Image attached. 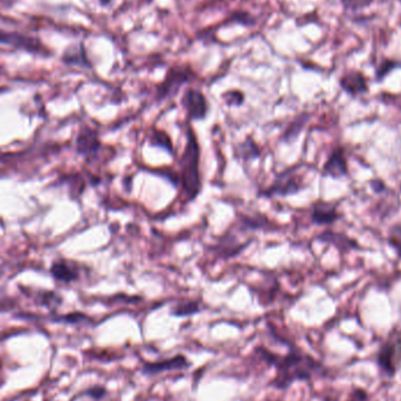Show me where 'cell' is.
Instances as JSON below:
<instances>
[{"label":"cell","mask_w":401,"mask_h":401,"mask_svg":"<svg viewBox=\"0 0 401 401\" xmlns=\"http://www.w3.org/2000/svg\"><path fill=\"white\" fill-rule=\"evenodd\" d=\"M288 352L285 355H274L264 348L255 350L267 365L276 369V376L269 386L285 390L295 381H310L313 376H324L326 373L324 366L311 355L295 348V345L288 344Z\"/></svg>","instance_id":"6da1fadb"},{"label":"cell","mask_w":401,"mask_h":401,"mask_svg":"<svg viewBox=\"0 0 401 401\" xmlns=\"http://www.w3.org/2000/svg\"><path fill=\"white\" fill-rule=\"evenodd\" d=\"M200 146L193 128L188 126L186 146L181 158V184L188 200L196 198L200 191Z\"/></svg>","instance_id":"7a4b0ae2"},{"label":"cell","mask_w":401,"mask_h":401,"mask_svg":"<svg viewBox=\"0 0 401 401\" xmlns=\"http://www.w3.org/2000/svg\"><path fill=\"white\" fill-rule=\"evenodd\" d=\"M193 70L189 66H172L165 74V79L156 88V100L174 98L182 86L193 80Z\"/></svg>","instance_id":"3957f363"},{"label":"cell","mask_w":401,"mask_h":401,"mask_svg":"<svg viewBox=\"0 0 401 401\" xmlns=\"http://www.w3.org/2000/svg\"><path fill=\"white\" fill-rule=\"evenodd\" d=\"M376 364L381 376L394 378L401 365V338L385 341L376 355Z\"/></svg>","instance_id":"277c9868"},{"label":"cell","mask_w":401,"mask_h":401,"mask_svg":"<svg viewBox=\"0 0 401 401\" xmlns=\"http://www.w3.org/2000/svg\"><path fill=\"white\" fill-rule=\"evenodd\" d=\"M0 45L10 46V47L21 49L34 56H49L51 54L49 49L42 44L40 39L24 34L20 32L0 30Z\"/></svg>","instance_id":"5b68a950"},{"label":"cell","mask_w":401,"mask_h":401,"mask_svg":"<svg viewBox=\"0 0 401 401\" xmlns=\"http://www.w3.org/2000/svg\"><path fill=\"white\" fill-rule=\"evenodd\" d=\"M183 107L186 109V115L193 121H200L207 117L209 113V103L202 91L195 88H188L183 95Z\"/></svg>","instance_id":"8992f818"},{"label":"cell","mask_w":401,"mask_h":401,"mask_svg":"<svg viewBox=\"0 0 401 401\" xmlns=\"http://www.w3.org/2000/svg\"><path fill=\"white\" fill-rule=\"evenodd\" d=\"M302 189L299 179L292 170L281 172L276 176L274 182L264 190V196H288L298 193Z\"/></svg>","instance_id":"52a82bcc"},{"label":"cell","mask_w":401,"mask_h":401,"mask_svg":"<svg viewBox=\"0 0 401 401\" xmlns=\"http://www.w3.org/2000/svg\"><path fill=\"white\" fill-rule=\"evenodd\" d=\"M189 360L183 355H177L172 358L163 359L160 362H144L142 365V373L144 376H158L163 372L168 371H177V369H188L190 367Z\"/></svg>","instance_id":"ba28073f"},{"label":"cell","mask_w":401,"mask_h":401,"mask_svg":"<svg viewBox=\"0 0 401 401\" xmlns=\"http://www.w3.org/2000/svg\"><path fill=\"white\" fill-rule=\"evenodd\" d=\"M100 148L101 142L98 140V133L91 127H82L77 137V154L89 161L98 155Z\"/></svg>","instance_id":"9c48e42d"},{"label":"cell","mask_w":401,"mask_h":401,"mask_svg":"<svg viewBox=\"0 0 401 401\" xmlns=\"http://www.w3.org/2000/svg\"><path fill=\"white\" fill-rule=\"evenodd\" d=\"M339 86L343 88V91L348 94L355 96V95L365 94L369 91V82L365 75L359 70H348L341 75L339 79Z\"/></svg>","instance_id":"30bf717a"},{"label":"cell","mask_w":401,"mask_h":401,"mask_svg":"<svg viewBox=\"0 0 401 401\" xmlns=\"http://www.w3.org/2000/svg\"><path fill=\"white\" fill-rule=\"evenodd\" d=\"M323 175L332 179H340L348 175V161L345 158L344 149L336 148L327 158L323 167Z\"/></svg>","instance_id":"8fae6325"},{"label":"cell","mask_w":401,"mask_h":401,"mask_svg":"<svg viewBox=\"0 0 401 401\" xmlns=\"http://www.w3.org/2000/svg\"><path fill=\"white\" fill-rule=\"evenodd\" d=\"M51 274L56 281H61L65 284L73 283L80 277L79 267L70 260H58L53 262L52 267H51Z\"/></svg>","instance_id":"7c38bea8"},{"label":"cell","mask_w":401,"mask_h":401,"mask_svg":"<svg viewBox=\"0 0 401 401\" xmlns=\"http://www.w3.org/2000/svg\"><path fill=\"white\" fill-rule=\"evenodd\" d=\"M339 214L337 208L333 204L326 203V202H318L314 204L311 211V221L317 225L333 224L338 221Z\"/></svg>","instance_id":"4fadbf2b"},{"label":"cell","mask_w":401,"mask_h":401,"mask_svg":"<svg viewBox=\"0 0 401 401\" xmlns=\"http://www.w3.org/2000/svg\"><path fill=\"white\" fill-rule=\"evenodd\" d=\"M63 63L68 66H77L81 68H91V63L88 59L86 51L82 44L70 46L65 51L63 56Z\"/></svg>","instance_id":"5bb4252c"},{"label":"cell","mask_w":401,"mask_h":401,"mask_svg":"<svg viewBox=\"0 0 401 401\" xmlns=\"http://www.w3.org/2000/svg\"><path fill=\"white\" fill-rule=\"evenodd\" d=\"M235 154L236 158H238L239 160H243V161H251V160L260 158V151L256 142H255L251 137H246L242 144H239L238 146H237Z\"/></svg>","instance_id":"9a60e30c"},{"label":"cell","mask_w":401,"mask_h":401,"mask_svg":"<svg viewBox=\"0 0 401 401\" xmlns=\"http://www.w3.org/2000/svg\"><path fill=\"white\" fill-rule=\"evenodd\" d=\"M309 120V116L303 115L295 117L290 125H288V128L285 130L284 134H283V140L286 142V144H292L293 141L297 140V137L299 136V134L302 133L303 128L305 126V123L307 122Z\"/></svg>","instance_id":"2e32d148"},{"label":"cell","mask_w":401,"mask_h":401,"mask_svg":"<svg viewBox=\"0 0 401 401\" xmlns=\"http://www.w3.org/2000/svg\"><path fill=\"white\" fill-rule=\"evenodd\" d=\"M149 141H151V146L162 148L165 151H168L170 155L175 154L172 140H170L168 134L165 133V132L158 129L153 130V134H151V140Z\"/></svg>","instance_id":"e0dca14e"},{"label":"cell","mask_w":401,"mask_h":401,"mask_svg":"<svg viewBox=\"0 0 401 401\" xmlns=\"http://www.w3.org/2000/svg\"><path fill=\"white\" fill-rule=\"evenodd\" d=\"M200 304L193 300L189 302L179 303L172 310V316L175 317H189L200 312Z\"/></svg>","instance_id":"ac0fdd59"},{"label":"cell","mask_w":401,"mask_h":401,"mask_svg":"<svg viewBox=\"0 0 401 401\" xmlns=\"http://www.w3.org/2000/svg\"><path fill=\"white\" fill-rule=\"evenodd\" d=\"M399 67H401L400 61H397V60L393 59H383V61L376 66V80L379 82V81L385 79L392 70H395V68H399Z\"/></svg>","instance_id":"d6986e66"},{"label":"cell","mask_w":401,"mask_h":401,"mask_svg":"<svg viewBox=\"0 0 401 401\" xmlns=\"http://www.w3.org/2000/svg\"><path fill=\"white\" fill-rule=\"evenodd\" d=\"M376 0H340L343 8L348 12H359L371 6Z\"/></svg>","instance_id":"ffe728a7"},{"label":"cell","mask_w":401,"mask_h":401,"mask_svg":"<svg viewBox=\"0 0 401 401\" xmlns=\"http://www.w3.org/2000/svg\"><path fill=\"white\" fill-rule=\"evenodd\" d=\"M56 323L72 324V325H77V324L87 323L89 322V317L86 316L84 313L73 312L66 316H60L54 319Z\"/></svg>","instance_id":"44dd1931"},{"label":"cell","mask_w":401,"mask_h":401,"mask_svg":"<svg viewBox=\"0 0 401 401\" xmlns=\"http://www.w3.org/2000/svg\"><path fill=\"white\" fill-rule=\"evenodd\" d=\"M223 98L228 106H241L244 102V94L241 91H228L223 94Z\"/></svg>","instance_id":"7402d4cb"},{"label":"cell","mask_w":401,"mask_h":401,"mask_svg":"<svg viewBox=\"0 0 401 401\" xmlns=\"http://www.w3.org/2000/svg\"><path fill=\"white\" fill-rule=\"evenodd\" d=\"M84 395L91 397L93 400L100 401L107 395V390L105 387L96 385V386L89 387L87 390H84Z\"/></svg>","instance_id":"603a6c76"},{"label":"cell","mask_w":401,"mask_h":401,"mask_svg":"<svg viewBox=\"0 0 401 401\" xmlns=\"http://www.w3.org/2000/svg\"><path fill=\"white\" fill-rule=\"evenodd\" d=\"M230 21H235V23L246 25V26L255 24L253 18L250 17L249 13H246V12H236L234 15L230 17Z\"/></svg>","instance_id":"cb8c5ba5"},{"label":"cell","mask_w":401,"mask_h":401,"mask_svg":"<svg viewBox=\"0 0 401 401\" xmlns=\"http://www.w3.org/2000/svg\"><path fill=\"white\" fill-rule=\"evenodd\" d=\"M371 186H372V189L376 191V193H383V190L386 189V186H385V183L381 182L379 179H373L371 181Z\"/></svg>","instance_id":"d4e9b609"},{"label":"cell","mask_w":401,"mask_h":401,"mask_svg":"<svg viewBox=\"0 0 401 401\" xmlns=\"http://www.w3.org/2000/svg\"><path fill=\"white\" fill-rule=\"evenodd\" d=\"M355 395H357V397H358L355 401H366V399H367V394L364 390H359V393H355Z\"/></svg>","instance_id":"484cf974"},{"label":"cell","mask_w":401,"mask_h":401,"mask_svg":"<svg viewBox=\"0 0 401 401\" xmlns=\"http://www.w3.org/2000/svg\"><path fill=\"white\" fill-rule=\"evenodd\" d=\"M399 1H400V3H401V0H399Z\"/></svg>","instance_id":"4316f807"},{"label":"cell","mask_w":401,"mask_h":401,"mask_svg":"<svg viewBox=\"0 0 401 401\" xmlns=\"http://www.w3.org/2000/svg\"><path fill=\"white\" fill-rule=\"evenodd\" d=\"M45 401H49V400H45Z\"/></svg>","instance_id":"83f0119b"}]
</instances>
